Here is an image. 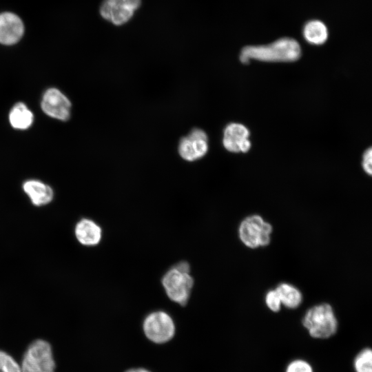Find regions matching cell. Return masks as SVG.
Masks as SVG:
<instances>
[{
	"label": "cell",
	"instance_id": "22",
	"mask_svg": "<svg viewBox=\"0 0 372 372\" xmlns=\"http://www.w3.org/2000/svg\"><path fill=\"white\" fill-rule=\"evenodd\" d=\"M127 372H149V371L144 369H135L129 370Z\"/></svg>",
	"mask_w": 372,
	"mask_h": 372
},
{
	"label": "cell",
	"instance_id": "2",
	"mask_svg": "<svg viewBox=\"0 0 372 372\" xmlns=\"http://www.w3.org/2000/svg\"><path fill=\"white\" fill-rule=\"evenodd\" d=\"M162 284L170 300L185 305L189 298L194 285L189 265L183 261L170 269L163 276Z\"/></svg>",
	"mask_w": 372,
	"mask_h": 372
},
{
	"label": "cell",
	"instance_id": "1",
	"mask_svg": "<svg viewBox=\"0 0 372 372\" xmlns=\"http://www.w3.org/2000/svg\"><path fill=\"white\" fill-rule=\"evenodd\" d=\"M300 54V47L296 40L282 38L265 45L245 47L240 52V61L244 64L251 59L267 62H289L298 60Z\"/></svg>",
	"mask_w": 372,
	"mask_h": 372
},
{
	"label": "cell",
	"instance_id": "8",
	"mask_svg": "<svg viewBox=\"0 0 372 372\" xmlns=\"http://www.w3.org/2000/svg\"><path fill=\"white\" fill-rule=\"evenodd\" d=\"M208 150L206 133L200 128L193 129L188 135L182 138L178 144V153L182 158L194 161L203 157Z\"/></svg>",
	"mask_w": 372,
	"mask_h": 372
},
{
	"label": "cell",
	"instance_id": "20",
	"mask_svg": "<svg viewBox=\"0 0 372 372\" xmlns=\"http://www.w3.org/2000/svg\"><path fill=\"white\" fill-rule=\"evenodd\" d=\"M286 372H313V371L307 362L297 360L289 364Z\"/></svg>",
	"mask_w": 372,
	"mask_h": 372
},
{
	"label": "cell",
	"instance_id": "4",
	"mask_svg": "<svg viewBox=\"0 0 372 372\" xmlns=\"http://www.w3.org/2000/svg\"><path fill=\"white\" fill-rule=\"evenodd\" d=\"M20 366L21 372H54L50 344L42 339L33 341L26 349Z\"/></svg>",
	"mask_w": 372,
	"mask_h": 372
},
{
	"label": "cell",
	"instance_id": "13",
	"mask_svg": "<svg viewBox=\"0 0 372 372\" xmlns=\"http://www.w3.org/2000/svg\"><path fill=\"white\" fill-rule=\"evenodd\" d=\"M23 189L35 206L45 205L53 199L54 192L51 187L37 180L25 181Z\"/></svg>",
	"mask_w": 372,
	"mask_h": 372
},
{
	"label": "cell",
	"instance_id": "21",
	"mask_svg": "<svg viewBox=\"0 0 372 372\" xmlns=\"http://www.w3.org/2000/svg\"><path fill=\"white\" fill-rule=\"evenodd\" d=\"M362 166L364 171L371 175L372 174V149L369 147L364 154Z\"/></svg>",
	"mask_w": 372,
	"mask_h": 372
},
{
	"label": "cell",
	"instance_id": "19",
	"mask_svg": "<svg viewBox=\"0 0 372 372\" xmlns=\"http://www.w3.org/2000/svg\"><path fill=\"white\" fill-rule=\"evenodd\" d=\"M267 307L271 311L277 312L280 309L281 301L276 290L269 291L265 297Z\"/></svg>",
	"mask_w": 372,
	"mask_h": 372
},
{
	"label": "cell",
	"instance_id": "7",
	"mask_svg": "<svg viewBox=\"0 0 372 372\" xmlns=\"http://www.w3.org/2000/svg\"><path fill=\"white\" fill-rule=\"evenodd\" d=\"M141 5V0H103L99 12L105 20L118 26L127 23Z\"/></svg>",
	"mask_w": 372,
	"mask_h": 372
},
{
	"label": "cell",
	"instance_id": "12",
	"mask_svg": "<svg viewBox=\"0 0 372 372\" xmlns=\"http://www.w3.org/2000/svg\"><path fill=\"white\" fill-rule=\"evenodd\" d=\"M74 234L81 245L94 246L99 244L101 240L102 229L94 220L83 218L76 224Z\"/></svg>",
	"mask_w": 372,
	"mask_h": 372
},
{
	"label": "cell",
	"instance_id": "11",
	"mask_svg": "<svg viewBox=\"0 0 372 372\" xmlns=\"http://www.w3.org/2000/svg\"><path fill=\"white\" fill-rule=\"evenodd\" d=\"M24 32L21 19L12 12L0 14V43L12 45L17 43Z\"/></svg>",
	"mask_w": 372,
	"mask_h": 372
},
{
	"label": "cell",
	"instance_id": "10",
	"mask_svg": "<svg viewBox=\"0 0 372 372\" xmlns=\"http://www.w3.org/2000/svg\"><path fill=\"white\" fill-rule=\"evenodd\" d=\"M249 136V132L245 125L231 123L224 130L223 146L231 152H247L251 147Z\"/></svg>",
	"mask_w": 372,
	"mask_h": 372
},
{
	"label": "cell",
	"instance_id": "15",
	"mask_svg": "<svg viewBox=\"0 0 372 372\" xmlns=\"http://www.w3.org/2000/svg\"><path fill=\"white\" fill-rule=\"evenodd\" d=\"M303 35L309 43L321 45L328 38V30L322 22L313 20L306 23L303 29Z\"/></svg>",
	"mask_w": 372,
	"mask_h": 372
},
{
	"label": "cell",
	"instance_id": "17",
	"mask_svg": "<svg viewBox=\"0 0 372 372\" xmlns=\"http://www.w3.org/2000/svg\"><path fill=\"white\" fill-rule=\"evenodd\" d=\"M356 372H372V351L364 349L360 352L354 360Z\"/></svg>",
	"mask_w": 372,
	"mask_h": 372
},
{
	"label": "cell",
	"instance_id": "5",
	"mask_svg": "<svg viewBox=\"0 0 372 372\" xmlns=\"http://www.w3.org/2000/svg\"><path fill=\"white\" fill-rule=\"evenodd\" d=\"M271 231V225L264 221L258 215L247 217L239 227V236L241 241L250 248L267 245L270 242Z\"/></svg>",
	"mask_w": 372,
	"mask_h": 372
},
{
	"label": "cell",
	"instance_id": "18",
	"mask_svg": "<svg viewBox=\"0 0 372 372\" xmlns=\"http://www.w3.org/2000/svg\"><path fill=\"white\" fill-rule=\"evenodd\" d=\"M0 372H21L18 362L8 353L0 350Z\"/></svg>",
	"mask_w": 372,
	"mask_h": 372
},
{
	"label": "cell",
	"instance_id": "6",
	"mask_svg": "<svg viewBox=\"0 0 372 372\" xmlns=\"http://www.w3.org/2000/svg\"><path fill=\"white\" fill-rule=\"evenodd\" d=\"M143 327L146 337L158 344L168 342L175 332L173 320L167 313L161 311L149 314L143 322Z\"/></svg>",
	"mask_w": 372,
	"mask_h": 372
},
{
	"label": "cell",
	"instance_id": "3",
	"mask_svg": "<svg viewBox=\"0 0 372 372\" xmlns=\"http://www.w3.org/2000/svg\"><path fill=\"white\" fill-rule=\"evenodd\" d=\"M302 324L311 337L320 339L332 336L338 329L333 309L328 304H321L309 309L302 319Z\"/></svg>",
	"mask_w": 372,
	"mask_h": 372
},
{
	"label": "cell",
	"instance_id": "14",
	"mask_svg": "<svg viewBox=\"0 0 372 372\" xmlns=\"http://www.w3.org/2000/svg\"><path fill=\"white\" fill-rule=\"evenodd\" d=\"M33 114L25 104L17 103L9 114V121L12 127L17 130H26L33 122Z\"/></svg>",
	"mask_w": 372,
	"mask_h": 372
},
{
	"label": "cell",
	"instance_id": "9",
	"mask_svg": "<svg viewBox=\"0 0 372 372\" xmlns=\"http://www.w3.org/2000/svg\"><path fill=\"white\" fill-rule=\"evenodd\" d=\"M41 108L48 116L63 121L70 118L71 103L60 90L50 88L43 96Z\"/></svg>",
	"mask_w": 372,
	"mask_h": 372
},
{
	"label": "cell",
	"instance_id": "16",
	"mask_svg": "<svg viewBox=\"0 0 372 372\" xmlns=\"http://www.w3.org/2000/svg\"><path fill=\"white\" fill-rule=\"evenodd\" d=\"M281 303L291 309L298 307L302 301V295L298 289L291 285L282 283L276 289Z\"/></svg>",
	"mask_w": 372,
	"mask_h": 372
}]
</instances>
